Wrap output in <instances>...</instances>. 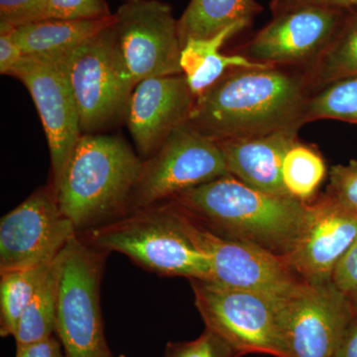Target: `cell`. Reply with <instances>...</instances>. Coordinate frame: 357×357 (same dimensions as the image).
Listing matches in <instances>:
<instances>
[{
	"label": "cell",
	"mask_w": 357,
	"mask_h": 357,
	"mask_svg": "<svg viewBox=\"0 0 357 357\" xmlns=\"http://www.w3.org/2000/svg\"><path fill=\"white\" fill-rule=\"evenodd\" d=\"M302 70L312 93L333 82L357 76V9L349 10L331 43Z\"/></svg>",
	"instance_id": "21"
},
{
	"label": "cell",
	"mask_w": 357,
	"mask_h": 357,
	"mask_svg": "<svg viewBox=\"0 0 357 357\" xmlns=\"http://www.w3.org/2000/svg\"><path fill=\"white\" fill-rule=\"evenodd\" d=\"M143 162L119 136H81L56 187L77 234L128 215Z\"/></svg>",
	"instance_id": "3"
},
{
	"label": "cell",
	"mask_w": 357,
	"mask_h": 357,
	"mask_svg": "<svg viewBox=\"0 0 357 357\" xmlns=\"http://www.w3.org/2000/svg\"><path fill=\"white\" fill-rule=\"evenodd\" d=\"M119 357H126V356H124V354H121V356H119Z\"/></svg>",
	"instance_id": "36"
},
{
	"label": "cell",
	"mask_w": 357,
	"mask_h": 357,
	"mask_svg": "<svg viewBox=\"0 0 357 357\" xmlns=\"http://www.w3.org/2000/svg\"><path fill=\"white\" fill-rule=\"evenodd\" d=\"M225 175L229 174L217 141L185 122L143 162L129 213L166 203L181 192Z\"/></svg>",
	"instance_id": "7"
},
{
	"label": "cell",
	"mask_w": 357,
	"mask_h": 357,
	"mask_svg": "<svg viewBox=\"0 0 357 357\" xmlns=\"http://www.w3.org/2000/svg\"><path fill=\"white\" fill-rule=\"evenodd\" d=\"M112 25L66 52L83 134L95 133L126 117L135 88L117 51Z\"/></svg>",
	"instance_id": "8"
},
{
	"label": "cell",
	"mask_w": 357,
	"mask_h": 357,
	"mask_svg": "<svg viewBox=\"0 0 357 357\" xmlns=\"http://www.w3.org/2000/svg\"><path fill=\"white\" fill-rule=\"evenodd\" d=\"M318 119L357 124V76L333 82L310 96L305 123Z\"/></svg>",
	"instance_id": "25"
},
{
	"label": "cell",
	"mask_w": 357,
	"mask_h": 357,
	"mask_svg": "<svg viewBox=\"0 0 357 357\" xmlns=\"http://www.w3.org/2000/svg\"><path fill=\"white\" fill-rule=\"evenodd\" d=\"M311 95L297 68L232 69L197 96L189 121L215 140L301 128Z\"/></svg>",
	"instance_id": "1"
},
{
	"label": "cell",
	"mask_w": 357,
	"mask_h": 357,
	"mask_svg": "<svg viewBox=\"0 0 357 357\" xmlns=\"http://www.w3.org/2000/svg\"><path fill=\"white\" fill-rule=\"evenodd\" d=\"M163 357H241L222 337L206 328L191 342H168Z\"/></svg>",
	"instance_id": "26"
},
{
	"label": "cell",
	"mask_w": 357,
	"mask_h": 357,
	"mask_svg": "<svg viewBox=\"0 0 357 357\" xmlns=\"http://www.w3.org/2000/svg\"><path fill=\"white\" fill-rule=\"evenodd\" d=\"M357 238V215L326 195L312 202L304 227L284 259L302 280L332 281L335 268Z\"/></svg>",
	"instance_id": "15"
},
{
	"label": "cell",
	"mask_w": 357,
	"mask_h": 357,
	"mask_svg": "<svg viewBox=\"0 0 357 357\" xmlns=\"http://www.w3.org/2000/svg\"><path fill=\"white\" fill-rule=\"evenodd\" d=\"M335 357H357V314L351 319Z\"/></svg>",
	"instance_id": "34"
},
{
	"label": "cell",
	"mask_w": 357,
	"mask_h": 357,
	"mask_svg": "<svg viewBox=\"0 0 357 357\" xmlns=\"http://www.w3.org/2000/svg\"><path fill=\"white\" fill-rule=\"evenodd\" d=\"M15 357H66L62 344L57 337H52L35 344L17 347Z\"/></svg>",
	"instance_id": "33"
},
{
	"label": "cell",
	"mask_w": 357,
	"mask_h": 357,
	"mask_svg": "<svg viewBox=\"0 0 357 357\" xmlns=\"http://www.w3.org/2000/svg\"><path fill=\"white\" fill-rule=\"evenodd\" d=\"M347 297H349V301H351L352 307H354V311H356L357 314V290L349 293Z\"/></svg>",
	"instance_id": "35"
},
{
	"label": "cell",
	"mask_w": 357,
	"mask_h": 357,
	"mask_svg": "<svg viewBox=\"0 0 357 357\" xmlns=\"http://www.w3.org/2000/svg\"><path fill=\"white\" fill-rule=\"evenodd\" d=\"M54 261L0 273L1 337H14L23 312L43 283Z\"/></svg>",
	"instance_id": "22"
},
{
	"label": "cell",
	"mask_w": 357,
	"mask_h": 357,
	"mask_svg": "<svg viewBox=\"0 0 357 357\" xmlns=\"http://www.w3.org/2000/svg\"><path fill=\"white\" fill-rule=\"evenodd\" d=\"M195 305L206 328L218 333L241 356L288 357L283 333L284 301L256 291L190 280Z\"/></svg>",
	"instance_id": "6"
},
{
	"label": "cell",
	"mask_w": 357,
	"mask_h": 357,
	"mask_svg": "<svg viewBox=\"0 0 357 357\" xmlns=\"http://www.w3.org/2000/svg\"><path fill=\"white\" fill-rule=\"evenodd\" d=\"M332 281L347 295L357 290V238L335 266Z\"/></svg>",
	"instance_id": "30"
},
{
	"label": "cell",
	"mask_w": 357,
	"mask_h": 357,
	"mask_svg": "<svg viewBox=\"0 0 357 357\" xmlns=\"http://www.w3.org/2000/svg\"><path fill=\"white\" fill-rule=\"evenodd\" d=\"M306 6L333 7L344 10H354L357 9V0H272L270 3V9L273 16Z\"/></svg>",
	"instance_id": "32"
},
{
	"label": "cell",
	"mask_w": 357,
	"mask_h": 357,
	"mask_svg": "<svg viewBox=\"0 0 357 357\" xmlns=\"http://www.w3.org/2000/svg\"><path fill=\"white\" fill-rule=\"evenodd\" d=\"M195 102L184 74L150 77L136 84L126 119L138 152L151 156L176 128L189 121Z\"/></svg>",
	"instance_id": "16"
},
{
	"label": "cell",
	"mask_w": 357,
	"mask_h": 357,
	"mask_svg": "<svg viewBox=\"0 0 357 357\" xmlns=\"http://www.w3.org/2000/svg\"><path fill=\"white\" fill-rule=\"evenodd\" d=\"M8 76L22 82L38 110L50 150L52 184L56 189L83 135L66 52L24 55Z\"/></svg>",
	"instance_id": "11"
},
{
	"label": "cell",
	"mask_w": 357,
	"mask_h": 357,
	"mask_svg": "<svg viewBox=\"0 0 357 357\" xmlns=\"http://www.w3.org/2000/svg\"><path fill=\"white\" fill-rule=\"evenodd\" d=\"M109 255L73 237L56 258V333L66 357H114L103 330L100 284Z\"/></svg>",
	"instance_id": "5"
},
{
	"label": "cell",
	"mask_w": 357,
	"mask_h": 357,
	"mask_svg": "<svg viewBox=\"0 0 357 357\" xmlns=\"http://www.w3.org/2000/svg\"><path fill=\"white\" fill-rule=\"evenodd\" d=\"M356 311L333 281H305L284 301L283 333L288 357H335Z\"/></svg>",
	"instance_id": "13"
},
{
	"label": "cell",
	"mask_w": 357,
	"mask_h": 357,
	"mask_svg": "<svg viewBox=\"0 0 357 357\" xmlns=\"http://www.w3.org/2000/svg\"><path fill=\"white\" fill-rule=\"evenodd\" d=\"M218 236L286 256L300 236L311 203L274 196L225 175L170 201Z\"/></svg>",
	"instance_id": "2"
},
{
	"label": "cell",
	"mask_w": 357,
	"mask_h": 357,
	"mask_svg": "<svg viewBox=\"0 0 357 357\" xmlns=\"http://www.w3.org/2000/svg\"><path fill=\"white\" fill-rule=\"evenodd\" d=\"M246 27L248 25L243 23H236L210 38L189 40L183 47L181 67L196 98L213 86L229 69H256L272 66L252 62L241 54L220 53L223 44Z\"/></svg>",
	"instance_id": "18"
},
{
	"label": "cell",
	"mask_w": 357,
	"mask_h": 357,
	"mask_svg": "<svg viewBox=\"0 0 357 357\" xmlns=\"http://www.w3.org/2000/svg\"><path fill=\"white\" fill-rule=\"evenodd\" d=\"M53 184L33 192L0 222V273L53 262L76 236Z\"/></svg>",
	"instance_id": "12"
},
{
	"label": "cell",
	"mask_w": 357,
	"mask_h": 357,
	"mask_svg": "<svg viewBox=\"0 0 357 357\" xmlns=\"http://www.w3.org/2000/svg\"><path fill=\"white\" fill-rule=\"evenodd\" d=\"M347 13L306 6L278 14L244 45L241 55L255 63L304 70L331 43Z\"/></svg>",
	"instance_id": "14"
},
{
	"label": "cell",
	"mask_w": 357,
	"mask_h": 357,
	"mask_svg": "<svg viewBox=\"0 0 357 357\" xmlns=\"http://www.w3.org/2000/svg\"><path fill=\"white\" fill-rule=\"evenodd\" d=\"M58 271L56 259L48 275L21 317L15 338L17 347L35 344L56 332Z\"/></svg>",
	"instance_id": "23"
},
{
	"label": "cell",
	"mask_w": 357,
	"mask_h": 357,
	"mask_svg": "<svg viewBox=\"0 0 357 357\" xmlns=\"http://www.w3.org/2000/svg\"><path fill=\"white\" fill-rule=\"evenodd\" d=\"M326 195L345 210L357 215L356 160H351L347 165L340 164L332 167Z\"/></svg>",
	"instance_id": "27"
},
{
	"label": "cell",
	"mask_w": 357,
	"mask_h": 357,
	"mask_svg": "<svg viewBox=\"0 0 357 357\" xmlns=\"http://www.w3.org/2000/svg\"><path fill=\"white\" fill-rule=\"evenodd\" d=\"M326 165L314 146L297 141L284 158L282 181L291 198L310 204L325 180Z\"/></svg>",
	"instance_id": "24"
},
{
	"label": "cell",
	"mask_w": 357,
	"mask_h": 357,
	"mask_svg": "<svg viewBox=\"0 0 357 357\" xmlns=\"http://www.w3.org/2000/svg\"><path fill=\"white\" fill-rule=\"evenodd\" d=\"M114 17L115 45L134 86L150 77L183 74L172 7L160 0H126Z\"/></svg>",
	"instance_id": "9"
},
{
	"label": "cell",
	"mask_w": 357,
	"mask_h": 357,
	"mask_svg": "<svg viewBox=\"0 0 357 357\" xmlns=\"http://www.w3.org/2000/svg\"><path fill=\"white\" fill-rule=\"evenodd\" d=\"M112 15L107 0H48L46 20H102Z\"/></svg>",
	"instance_id": "28"
},
{
	"label": "cell",
	"mask_w": 357,
	"mask_h": 357,
	"mask_svg": "<svg viewBox=\"0 0 357 357\" xmlns=\"http://www.w3.org/2000/svg\"><path fill=\"white\" fill-rule=\"evenodd\" d=\"M14 28L0 24V73L9 75L16 65L24 57L20 47L13 36Z\"/></svg>",
	"instance_id": "31"
},
{
	"label": "cell",
	"mask_w": 357,
	"mask_h": 357,
	"mask_svg": "<svg viewBox=\"0 0 357 357\" xmlns=\"http://www.w3.org/2000/svg\"><path fill=\"white\" fill-rule=\"evenodd\" d=\"M48 0H0V24L13 28L46 20Z\"/></svg>",
	"instance_id": "29"
},
{
	"label": "cell",
	"mask_w": 357,
	"mask_h": 357,
	"mask_svg": "<svg viewBox=\"0 0 357 357\" xmlns=\"http://www.w3.org/2000/svg\"><path fill=\"white\" fill-rule=\"evenodd\" d=\"M178 208L185 234L208 258L211 274L208 282L225 287L256 291L281 299L291 297L304 284L305 281L294 273L282 256L253 244L218 236L180 206Z\"/></svg>",
	"instance_id": "10"
},
{
	"label": "cell",
	"mask_w": 357,
	"mask_h": 357,
	"mask_svg": "<svg viewBox=\"0 0 357 357\" xmlns=\"http://www.w3.org/2000/svg\"><path fill=\"white\" fill-rule=\"evenodd\" d=\"M261 11L255 0H192L178 20L181 46L191 39L210 38L236 23L249 26Z\"/></svg>",
	"instance_id": "20"
},
{
	"label": "cell",
	"mask_w": 357,
	"mask_h": 357,
	"mask_svg": "<svg viewBox=\"0 0 357 357\" xmlns=\"http://www.w3.org/2000/svg\"><path fill=\"white\" fill-rule=\"evenodd\" d=\"M299 130L289 128L215 141L222 150L229 175L267 194L290 197L282 181V166L288 150L299 141Z\"/></svg>",
	"instance_id": "17"
},
{
	"label": "cell",
	"mask_w": 357,
	"mask_h": 357,
	"mask_svg": "<svg viewBox=\"0 0 357 357\" xmlns=\"http://www.w3.org/2000/svg\"><path fill=\"white\" fill-rule=\"evenodd\" d=\"M114 14L102 20H44L14 28L13 36L24 55L63 53L114 24Z\"/></svg>",
	"instance_id": "19"
},
{
	"label": "cell",
	"mask_w": 357,
	"mask_h": 357,
	"mask_svg": "<svg viewBox=\"0 0 357 357\" xmlns=\"http://www.w3.org/2000/svg\"><path fill=\"white\" fill-rule=\"evenodd\" d=\"M77 236L91 248L121 252L161 276L210 281L208 258L185 234L180 211L171 202L132 211Z\"/></svg>",
	"instance_id": "4"
}]
</instances>
